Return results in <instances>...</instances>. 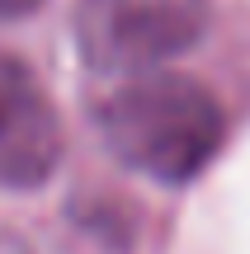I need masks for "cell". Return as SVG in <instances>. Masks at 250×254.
<instances>
[{
    "label": "cell",
    "instance_id": "7a4b0ae2",
    "mask_svg": "<svg viewBox=\"0 0 250 254\" xmlns=\"http://www.w3.org/2000/svg\"><path fill=\"white\" fill-rule=\"evenodd\" d=\"M208 0H81L76 47L99 75H151L208 33Z\"/></svg>",
    "mask_w": 250,
    "mask_h": 254
},
{
    "label": "cell",
    "instance_id": "277c9868",
    "mask_svg": "<svg viewBox=\"0 0 250 254\" xmlns=\"http://www.w3.org/2000/svg\"><path fill=\"white\" fill-rule=\"evenodd\" d=\"M43 0H0V19H19V14H28V9H38Z\"/></svg>",
    "mask_w": 250,
    "mask_h": 254
},
{
    "label": "cell",
    "instance_id": "6da1fadb",
    "mask_svg": "<svg viewBox=\"0 0 250 254\" xmlns=\"http://www.w3.org/2000/svg\"><path fill=\"white\" fill-rule=\"evenodd\" d=\"M99 132L128 170L156 184H189L222 151L227 118L198 80L151 71L123 80L99 104Z\"/></svg>",
    "mask_w": 250,
    "mask_h": 254
},
{
    "label": "cell",
    "instance_id": "3957f363",
    "mask_svg": "<svg viewBox=\"0 0 250 254\" xmlns=\"http://www.w3.org/2000/svg\"><path fill=\"white\" fill-rule=\"evenodd\" d=\"M62 160V118L28 62L0 52V184L38 189Z\"/></svg>",
    "mask_w": 250,
    "mask_h": 254
}]
</instances>
